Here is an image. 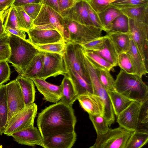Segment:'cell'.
Returning <instances> with one entry per match:
<instances>
[{
  "label": "cell",
  "instance_id": "cell-1",
  "mask_svg": "<svg viewBox=\"0 0 148 148\" xmlns=\"http://www.w3.org/2000/svg\"><path fill=\"white\" fill-rule=\"evenodd\" d=\"M77 122L74 110L60 100L39 112L37 124L42 138L75 131Z\"/></svg>",
  "mask_w": 148,
  "mask_h": 148
},
{
  "label": "cell",
  "instance_id": "cell-2",
  "mask_svg": "<svg viewBox=\"0 0 148 148\" xmlns=\"http://www.w3.org/2000/svg\"><path fill=\"white\" fill-rule=\"evenodd\" d=\"M9 34L8 44L10 54L7 61L11 63L19 75L22 76L31 61L40 51L28 39Z\"/></svg>",
  "mask_w": 148,
  "mask_h": 148
},
{
  "label": "cell",
  "instance_id": "cell-3",
  "mask_svg": "<svg viewBox=\"0 0 148 148\" xmlns=\"http://www.w3.org/2000/svg\"><path fill=\"white\" fill-rule=\"evenodd\" d=\"M116 91L134 101L143 102L148 100V87L142 77L127 73L121 69L115 80Z\"/></svg>",
  "mask_w": 148,
  "mask_h": 148
},
{
  "label": "cell",
  "instance_id": "cell-4",
  "mask_svg": "<svg viewBox=\"0 0 148 148\" xmlns=\"http://www.w3.org/2000/svg\"><path fill=\"white\" fill-rule=\"evenodd\" d=\"M116 116L119 126L126 129L148 130V100L143 102L134 101Z\"/></svg>",
  "mask_w": 148,
  "mask_h": 148
},
{
  "label": "cell",
  "instance_id": "cell-5",
  "mask_svg": "<svg viewBox=\"0 0 148 148\" xmlns=\"http://www.w3.org/2000/svg\"><path fill=\"white\" fill-rule=\"evenodd\" d=\"M33 24V27L37 29H56L61 34L66 42L68 41L69 34L64 25L63 17L49 6L42 5Z\"/></svg>",
  "mask_w": 148,
  "mask_h": 148
},
{
  "label": "cell",
  "instance_id": "cell-6",
  "mask_svg": "<svg viewBox=\"0 0 148 148\" xmlns=\"http://www.w3.org/2000/svg\"><path fill=\"white\" fill-rule=\"evenodd\" d=\"M63 21L69 34L68 42L82 44L101 36L103 30L101 29L83 24L66 17H63Z\"/></svg>",
  "mask_w": 148,
  "mask_h": 148
},
{
  "label": "cell",
  "instance_id": "cell-7",
  "mask_svg": "<svg viewBox=\"0 0 148 148\" xmlns=\"http://www.w3.org/2000/svg\"><path fill=\"white\" fill-rule=\"evenodd\" d=\"M135 131L122 127L109 129L105 133L97 135L95 141L90 148H126Z\"/></svg>",
  "mask_w": 148,
  "mask_h": 148
},
{
  "label": "cell",
  "instance_id": "cell-8",
  "mask_svg": "<svg viewBox=\"0 0 148 148\" xmlns=\"http://www.w3.org/2000/svg\"><path fill=\"white\" fill-rule=\"evenodd\" d=\"M83 64L89 76L93 88V93L98 96L103 103L104 111L103 116L109 127L114 123L115 119L112 106L108 92L101 83L96 69L87 58Z\"/></svg>",
  "mask_w": 148,
  "mask_h": 148
},
{
  "label": "cell",
  "instance_id": "cell-9",
  "mask_svg": "<svg viewBox=\"0 0 148 148\" xmlns=\"http://www.w3.org/2000/svg\"><path fill=\"white\" fill-rule=\"evenodd\" d=\"M37 110V105L35 103L25 107L10 119L3 134L10 136L14 132L34 126Z\"/></svg>",
  "mask_w": 148,
  "mask_h": 148
},
{
  "label": "cell",
  "instance_id": "cell-10",
  "mask_svg": "<svg viewBox=\"0 0 148 148\" xmlns=\"http://www.w3.org/2000/svg\"><path fill=\"white\" fill-rule=\"evenodd\" d=\"M66 44L63 55L65 65L73 69L88 83L92 85L83 62V49L79 44L71 42H66Z\"/></svg>",
  "mask_w": 148,
  "mask_h": 148
},
{
  "label": "cell",
  "instance_id": "cell-11",
  "mask_svg": "<svg viewBox=\"0 0 148 148\" xmlns=\"http://www.w3.org/2000/svg\"><path fill=\"white\" fill-rule=\"evenodd\" d=\"M42 63V78L46 80L49 77L60 75H65L67 70L63 56L55 53L40 51Z\"/></svg>",
  "mask_w": 148,
  "mask_h": 148
},
{
  "label": "cell",
  "instance_id": "cell-12",
  "mask_svg": "<svg viewBox=\"0 0 148 148\" xmlns=\"http://www.w3.org/2000/svg\"><path fill=\"white\" fill-rule=\"evenodd\" d=\"M129 33L141 57L147 66L148 24L129 18Z\"/></svg>",
  "mask_w": 148,
  "mask_h": 148
},
{
  "label": "cell",
  "instance_id": "cell-13",
  "mask_svg": "<svg viewBox=\"0 0 148 148\" xmlns=\"http://www.w3.org/2000/svg\"><path fill=\"white\" fill-rule=\"evenodd\" d=\"M8 113L7 123L15 114L25 107L24 99L19 83L16 79L6 84Z\"/></svg>",
  "mask_w": 148,
  "mask_h": 148
},
{
  "label": "cell",
  "instance_id": "cell-14",
  "mask_svg": "<svg viewBox=\"0 0 148 148\" xmlns=\"http://www.w3.org/2000/svg\"><path fill=\"white\" fill-rule=\"evenodd\" d=\"M29 39L34 46L65 41L61 34L53 29H41L34 27L27 32Z\"/></svg>",
  "mask_w": 148,
  "mask_h": 148
},
{
  "label": "cell",
  "instance_id": "cell-15",
  "mask_svg": "<svg viewBox=\"0 0 148 148\" xmlns=\"http://www.w3.org/2000/svg\"><path fill=\"white\" fill-rule=\"evenodd\" d=\"M11 136L18 144L31 146L38 145L44 148L43 138L40 131L34 126L14 132Z\"/></svg>",
  "mask_w": 148,
  "mask_h": 148
},
{
  "label": "cell",
  "instance_id": "cell-16",
  "mask_svg": "<svg viewBox=\"0 0 148 148\" xmlns=\"http://www.w3.org/2000/svg\"><path fill=\"white\" fill-rule=\"evenodd\" d=\"M32 79L38 90L43 95L44 100L55 103L61 99L62 96L61 85L58 86L51 84L41 78Z\"/></svg>",
  "mask_w": 148,
  "mask_h": 148
},
{
  "label": "cell",
  "instance_id": "cell-17",
  "mask_svg": "<svg viewBox=\"0 0 148 148\" xmlns=\"http://www.w3.org/2000/svg\"><path fill=\"white\" fill-rule=\"evenodd\" d=\"M60 14L63 17L83 24L94 26L89 17L86 0L77 2L72 7Z\"/></svg>",
  "mask_w": 148,
  "mask_h": 148
},
{
  "label": "cell",
  "instance_id": "cell-18",
  "mask_svg": "<svg viewBox=\"0 0 148 148\" xmlns=\"http://www.w3.org/2000/svg\"><path fill=\"white\" fill-rule=\"evenodd\" d=\"M77 99L81 107L88 114L103 116L104 105L100 98L96 94L87 92L79 95Z\"/></svg>",
  "mask_w": 148,
  "mask_h": 148
},
{
  "label": "cell",
  "instance_id": "cell-19",
  "mask_svg": "<svg viewBox=\"0 0 148 148\" xmlns=\"http://www.w3.org/2000/svg\"><path fill=\"white\" fill-rule=\"evenodd\" d=\"M76 137L75 131L45 137L43 138L44 148H71Z\"/></svg>",
  "mask_w": 148,
  "mask_h": 148
},
{
  "label": "cell",
  "instance_id": "cell-20",
  "mask_svg": "<svg viewBox=\"0 0 148 148\" xmlns=\"http://www.w3.org/2000/svg\"><path fill=\"white\" fill-rule=\"evenodd\" d=\"M135 70L136 74L140 77L148 73L147 66L131 38L129 49L126 52Z\"/></svg>",
  "mask_w": 148,
  "mask_h": 148
},
{
  "label": "cell",
  "instance_id": "cell-21",
  "mask_svg": "<svg viewBox=\"0 0 148 148\" xmlns=\"http://www.w3.org/2000/svg\"><path fill=\"white\" fill-rule=\"evenodd\" d=\"M65 66L67 70V73L65 75L71 81L78 96L87 92L93 93L92 85L88 83L73 69Z\"/></svg>",
  "mask_w": 148,
  "mask_h": 148
},
{
  "label": "cell",
  "instance_id": "cell-22",
  "mask_svg": "<svg viewBox=\"0 0 148 148\" xmlns=\"http://www.w3.org/2000/svg\"><path fill=\"white\" fill-rule=\"evenodd\" d=\"M19 83L23 95L25 107L34 103L35 97V89L32 79L18 76L15 79Z\"/></svg>",
  "mask_w": 148,
  "mask_h": 148
},
{
  "label": "cell",
  "instance_id": "cell-23",
  "mask_svg": "<svg viewBox=\"0 0 148 148\" xmlns=\"http://www.w3.org/2000/svg\"><path fill=\"white\" fill-rule=\"evenodd\" d=\"M118 55L128 50L131 36L129 33L111 32L107 33Z\"/></svg>",
  "mask_w": 148,
  "mask_h": 148
},
{
  "label": "cell",
  "instance_id": "cell-24",
  "mask_svg": "<svg viewBox=\"0 0 148 148\" xmlns=\"http://www.w3.org/2000/svg\"><path fill=\"white\" fill-rule=\"evenodd\" d=\"M60 85L62 96L60 100L65 104L72 107L78 95L71 81L67 76H64Z\"/></svg>",
  "mask_w": 148,
  "mask_h": 148
},
{
  "label": "cell",
  "instance_id": "cell-25",
  "mask_svg": "<svg viewBox=\"0 0 148 148\" xmlns=\"http://www.w3.org/2000/svg\"><path fill=\"white\" fill-rule=\"evenodd\" d=\"M107 92L114 114L116 116L126 109L134 101L116 91Z\"/></svg>",
  "mask_w": 148,
  "mask_h": 148
},
{
  "label": "cell",
  "instance_id": "cell-26",
  "mask_svg": "<svg viewBox=\"0 0 148 148\" xmlns=\"http://www.w3.org/2000/svg\"><path fill=\"white\" fill-rule=\"evenodd\" d=\"M119 10L129 18L136 22L148 24V4Z\"/></svg>",
  "mask_w": 148,
  "mask_h": 148
},
{
  "label": "cell",
  "instance_id": "cell-27",
  "mask_svg": "<svg viewBox=\"0 0 148 148\" xmlns=\"http://www.w3.org/2000/svg\"><path fill=\"white\" fill-rule=\"evenodd\" d=\"M91 51L100 56L112 64L114 67L118 66L119 55L109 38L106 41L102 48L98 50Z\"/></svg>",
  "mask_w": 148,
  "mask_h": 148
},
{
  "label": "cell",
  "instance_id": "cell-28",
  "mask_svg": "<svg viewBox=\"0 0 148 148\" xmlns=\"http://www.w3.org/2000/svg\"><path fill=\"white\" fill-rule=\"evenodd\" d=\"M6 84L0 86V135L5 129L7 123L8 110L7 103Z\"/></svg>",
  "mask_w": 148,
  "mask_h": 148
},
{
  "label": "cell",
  "instance_id": "cell-29",
  "mask_svg": "<svg viewBox=\"0 0 148 148\" xmlns=\"http://www.w3.org/2000/svg\"><path fill=\"white\" fill-rule=\"evenodd\" d=\"M107 33L111 32L129 33V18L122 14L116 17L105 28Z\"/></svg>",
  "mask_w": 148,
  "mask_h": 148
},
{
  "label": "cell",
  "instance_id": "cell-30",
  "mask_svg": "<svg viewBox=\"0 0 148 148\" xmlns=\"http://www.w3.org/2000/svg\"><path fill=\"white\" fill-rule=\"evenodd\" d=\"M83 52L96 70L110 71L114 67L112 64L95 52L83 49Z\"/></svg>",
  "mask_w": 148,
  "mask_h": 148
},
{
  "label": "cell",
  "instance_id": "cell-31",
  "mask_svg": "<svg viewBox=\"0 0 148 148\" xmlns=\"http://www.w3.org/2000/svg\"><path fill=\"white\" fill-rule=\"evenodd\" d=\"M42 70V61L39 53L31 61L24 74L22 76L32 79L41 78Z\"/></svg>",
  "mask_w": 148,
  "mask_h": 148
},
{
  "label": "cell",
  "instance_id": "cell-32",
  "mask_svg": "<svg viewBox=\"0 0 148 148\" xmlns=\"http://www.w3.org/2000/svg\"><path fill=\"white\" fill-rule=\"evenodd\" d=\"M148 141V130L135 131L130 139L126 148H140Z\"/></svg>",
  "mask_w": 148,
  "mask_h": 148
},
{
  "label": "cell",
  "instance_id": "cell-33",
  "mask_svg": "<svg viewBox=\"0 0 148 148\" xmlns=\"http://www.w3.org/2000/svg\"><path fill=\"white\" fill-rule=\"evenodd\" d=\"M15 8L19 29L26 32L33 28L34 20L23 10L21 6L15 7Z\"/></svg>",
  "mask_w": 148,
  "mask_h": 148
},
{
  "label": "cell",
  "instance_id": "cell-34",
  "mask_svg": "<svg viewBox=\"0 0 148 148\" xmlns=\"http://www.w3.org/2000/svg\"><path fill=\"white\" fill-rule=\"evenodd\" d=\"M97 14L105 29V28L116 17L123 14L119 9L111 5L103 11Z\"/></svg>",
  "mask_w": 148,
  "mask_h": 148
},
{
  "label": "cell",
  "instance_id": "cell-35",
  "mask_svg": "<svg viewBox=\"0 0 148 148\" xmlns=\"http://www.w3.org/2000/svg\"><path fill=\"white\" fill-rule=\"evenodd\" d=\"M89 117L93 125L97 135L104 134L110 129L107 121L103 115L89 114Z\"/></svg>",
  "mask_w": 148,
  "mask_h": 148
},
{
  "label": "cell",
  "instance_id": "cell-36",
  "mask_svg": "<svg viewBox=\"0 0 148 148\" xmlns=\"http://www.w3.org/2000/svg\"><path fill=\"white\" fill-rule=\"evenodd\" d=\"M99 79L107 91H115V80L110 73V71L96 70Z\"/></svg>",
  "mask_w": 148,
  "mask_h": 148
},
{
  "label": "cell",
  "instance_id": "cell-37",
  "mask_svg": "<svg viewBox=\"0 0 148 148\" xmlns=\"http://www.w3.org/2000/svg\"><path fill=\"white\" fill-rule=\"evenodd\" d=\"M66 45L65 41L34 46L39 51L58 53L63 56Z\"/></svg>",
  "mask_w": 148,
  "mask_h": 148
},
{
  "label": "cell",
  "instance_id": "cell-38",
  "mask_svg": "<svg viewBox=\"0 0 148 148\" xmlns=\"http://www.w3.org/2000/svg\"><path fill=\"white\" fill-rule=\"evenodd\" d=\"M110 5L119 9L143 6L148 4V0H115Z\"/></svg>",
  "mask_w": 148,
  "mask_h": 148
},
{
  "label": "cell",
  "instance_id": "cell-39",
  "mask_svg": "<svg viewBox=\"0 0 148 148\" xmlns=\"http://www.w3.org/2000/svg\"><path fill=\"white\" fill-rule=\"evenodd\" d=\"M117 65L127 73L136 74L134 67L126 53H123L118 55Z\"/></svg>",
  "mask_w": 148,
  "mask_h": 148
},
{
  "label": "cell",
  "instance_id": "cell-40",
  "mask_svg": "<svg viewBox=\"0 0 148 148\" xmlns=\"http://www.w3.org/2000/svg\"><path fill=\"white\" fill-rule=\"evenodd\" d=\"M108 38V36L107 34L104 36H101L89 42L79 45L84 50L93 51L102 48Z\"/></svg>",
  "mask_w": 148,
  "mask_h": 148
},
{
  "label": "cell",
  "instance_id": "cell-41",
  "mask_svg": "<svg viewBox=\"0 0 148 148\" xmlns=\"http://www.w3.org/2000/svg\"><path fill=\"white\" fill-rule=\"evenodd\" d=\"M5 21L4 26H9L19 29L18 24L15 7L12 5L5 12Z\"/></svg>",
  "mask_w": 148,
  "mask_h": 148
},
{
  "label": "cell",
  "instance_id": "cell-42",
  "mask_svg": "<svg viewBox=\"0 0 148 148\" xmlns=\"http://www.w3.org/2000/svg\"><path fill=\"white\" fill-rule=\"evenodd\" d=\"M92 8L97 13L101 12L110 6V0H86Z\"/></svg>",
  "mask_w": 148,
  "mask_h": 148
},
{
  "label": "cell",
  "instance_id": "cell-43",
  "mask_svg": "<svg viewBox=\"0 0 148 148\" xmlns=\"http://www.w3.org/2000/svg\"><path fill=\"white\" fill-rule=\"evenodd\" d=\"M42 4L41 3L27 4L21 6L26 13L34 20L38 15Z\"/></svg>",
  "mask_w": 148,
  "mask_h": 148
},
{
  "label": "cell",
  "instance_id": "cell-44",
  "mask_svg": "<svg viewBox=\"0 0 148 148\" xmlns=\"http://www.w3.org/2000/svg\"><path fill=\"white\" fill-rule=\"evenodd\" d=\"M10 69L7 61H0V86L10 79Z\"/></svg>",
  "mask_w": 148,
  "mask_h": 148
},
{
  "label": "cell",
  "instance_id": "cell-45",
  "mask_svg": "<svg viewBox=\"0 0 148 148\" xmlns=\"http://www.w3.org/2000/svg\"><path fill=\"white\" fill-rule=\"evenodd\" d=\"M86 1L89 17L93 25L104 31L105 29L101 22L97 13L92 8L86 0Z\"/></svg>",
  "mask_w": 148,
  "mask_h": 148
},
{
  "label": "cell",
  "instance_id": "cell-46",
  "mask_svg": "<svg viewBox=\"0 0 148 148\" xmlns=\"http://www.w3.org/2000/svg\"><path fill=\"white\" fill-rule=\"evenodd\" d=\"M60 13L73 6L77 2L73 0H58Z\"/></svg>",
  "mask_w": 148,
  "mask_h": 148
},
{
  "label": "cell",
  "instance_id": "cell-47",
  "mask_svg": "<svg viewBox=\"0 0 148 148\" xmlns=\"http://www.w3.org/2000/svg\"><path fill=\"white\" fill-rule=\"evenodd\" d=\"M6 32L9 34H12L26 39V32L23 30L14 28L9 26H4Z\"/></svg>",
  "mask_w": 148,
  "mask_h": 148
},
{
  "label": "cell",
  "instance_id": "cell-48",
  "mask_svg": "<svg viewBox=\"0 0 148 148\" xmlns=\"http://www.w3.org/2000/svg\"><path fill=\"white\" fill-rule=\"evenodd\" d=\"M10 54L9 44L0 45V61H7Z\"/></svg>",
  "mask_w": 148,
  "mask_h": 148
},
{
  "label": "cell",
  "instance_id": "cell-49",
  "mask_svg": "<svg viewBox=\"0 0 148 148\" xmlns=\"http://www.w3.org/2000/svg\"><path fill=\"white\" fill-rule=\"evenodd\" d=\"M42 0H14L12 5L14 7H18L29 4L41 3Z\"/></svg>",
  "mask_w": 148,
  "mask_h": 148
},
{
  "label": "cell",
  "instance_id": "cell-50",
  "mask_svg": "<svg viewBox=\"0 0 148 148\" xmlns=\"http://www.w3.org/2000/svg\"><path fill=\"white\" fill-rule=\"evenodd\" d=\"M42 5L49 6L57 12L60 13L58 0H42Z\"/></svg>",
  "mask_w": 148,
  "mask_h": 148
},
{
  "label": "cell",
  "instance_id": "cell-51",
  "mask_svg": "<svg viewBox=\"0 0 148 148\" xmlns=\"http://www.w3.org/2000/svg\"><path fill=\"white\" fill-rule=\"evenodd\" d=\"M14 0H0V12H5L12 5Z\"/></svg>",
  "mask_w": 148,
  "mask_h": 148
},
{
  "label": "cell",
  "instance_id": "cell-52",
  "mask_svg": "<svg viewBox=\"0 0 148 148\" xmlns=\"http://www.w3.org/2000/svg\"><path fill=\"white\" fill-rule=\"evenodd\" d=\"M9 34L3 37H0V45L8 44Z\"/></svg>",
  "mask_w": 148,
  "mask_h": 148
},
{
  "label": "cell",
  "instance_id": "cell-53",
  "mask_svg": "<svg viewBox=\"0 0 148 148\" xmlns=\"http://www.w3.org/2000/svg\"><path fill=\"white\" fill-rule=\"evenodd\" d=\"M5 12H0V18L1 17V16H2L3 14Z\"/></svg>",
  "mask_w": 148,
  "mask_h": 148
},
{
  "label": "cell",
  "instance_id": "cell-54",
  "mask_svg": "<svg viewBox=\"0 0 148 148\" xmlns=\"http://www.w3.org/2000/svg\"><path fill=\"white\" fill-rule=\"evenodd\" d=\"M73 0L74 1H76V2H78V1H82V0Z\"/></svg>",
  "mask_w": 148,
  "mask_h": 148
},
{
  "label": "cell",
  "instance_id": "cell-55",
  "mask_svg": "<svg viewBox=\"0 0 148 148\" xmlns=\"http://www.w3.org/2000/svg\"><path fill=\"white\" fill-rule=\"evenodd\" d=\"M112 0V1H114L115 0Z\"/></svg>",
  "mask_w": 148,
  "mask_h": 148
}]
</instances>
